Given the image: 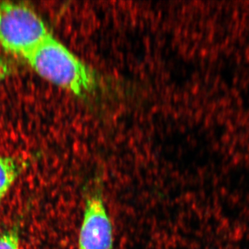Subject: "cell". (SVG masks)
<instances>
[{"mask_svg": "<svg viewBox=\"0 0 249 249\" xmlns=\"http://www.w3.org/2000/svg\"><path fill=\"white\" fill-rule=\"evenodd\" d=\"M9 66H8L7 64L2 59L0 58V81L4 79L9 73Z\"/></svg>", "mask_w": 249, "mask_h": 249, "instance_id": "cell-6", "label": "cell"}, {"mask_svg": "<svg viewBox=\"0 0 249 249\" xmlns=\"http://www.w3.org/2000/svg\"><path fill=\"white\" fill-rule=\"evenodd\" d=\"M84 199L78 249H114L112 223L103 199L101 173L85 188Z\"/></svg>", "mask_w": 249, "mask_h": 249, "instance_id": "cell-3", "label": "cell"}, {"mask_svg": "<svg viewBox=\"0 0 249 249\" xmlns=\"http://www.w3.org/2000/svg\"><path fill=\"white\" fill-rule=\"evenodd\" d=\"M21 171L22 165L17 160L12 157L0 156V202L14 185Z\"/></svg>", "mask_w": 249, "mask_h": 249, "instance_id": "cell-4", "label": "cell"}, {"mask_svg": "<svg viewBox=\"0 0 249 249\" xmlns=\"http://www.w3.org/2000/svg\"><path fill=\"white\" fill-rule=\"evenodd\" d=\"M0 249H19V235L18 227L0 232Z\"/></svg>", "mask_w": 249, "mask_h": 249, "instance_id": "cell-5", "label": "cell"}, {"mask_svg": "<svg viewBox=\"0 0 249 249\" xmlns=\"http://www.w3.org/2000/svg\"><path fill=\"white\" fill-rule=\"evenodd\" d=\"M25 60L41 77L78 97H88L99 87V77L92 67L53 35Z\"/></svg>", "mask_w": 249, "mask_h": 249, "instance_id": "cell-1", "label": "cell"}, {"mask_svg": "<svg viewBox=\"0 0 249 249\" xmlns=\"http://www.w3.org/2000/svg\"><path fill=\"white\" fill-rule=\"evenodd\" d=\"M52 36L34 10L15 3L0 4V47L26 60Z\"/></svg>", "mask_w": 249, "mask_h": 249, "instance_id": "cell-2", "label": "cell"}]
</instances>
